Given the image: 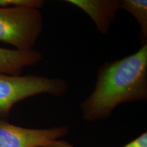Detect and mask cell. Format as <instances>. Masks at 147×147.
Masks as SVG:
<instances>
[{"instance_id": "cell-3", "label": "cell", "mask_w": 147, "mask_h": 147, "mask_svg": "<svg viewBox=\"0 0 147 147\" xmlns=\"http://www.w3.org/2000/svg\"><path fill=\"white\" fill-rule=\"evenodd\" d=\"M43 27V18L38 9L0 7V42L17 50H32Z\"/></svg>"}, {"instance_id": "cell-10", "label": "cell", "mask_w": 147, "mask_h": 147, "mask_svg": "<svg viewBox=\"0 0 147 147\" xmlns=\"http://www.w3.org/2000/svg\"><path fill=\"white\" fill-rule=\"evenodd\" d=\"M123 147H135V146H134V145H132L131 144V142H129V143H128V144H127L126 145H125V146Z\"/></svg>"}, {"instance_id": "cell-6", "label": "cell", "mask_w": 147, "mask_h": 147, "mask_svg": "<svg viewBox=\"0 0 147 147\" xmlns=\"http://www.w3.org/2000/svg\"><path fill=\"white\" fill-rule=\"evenodd\" d=\"M43 59L40 51H21L0 47V73L20 76L23 69L36 65Z\"/></svg>"}, {"instance_id": "cell-2", "label": "cell", "mask_w": 147, "mask_h": 147, "mask_svg": "<svg viewBox=\"0 0 147 147\" xmlns=\"http://www.w3.org/2000/svg\"><path fill=\"white\" fill-rule=\"evenodd\" d=\"M68 89V84L61 78L39 75L12 76L0 73V119L8 118L16 103L28 97L42 93L60 97Z\"/></svg>"}, {"instance_id": "cell-9", "label": "cell", "mask_w": 147, "mask_h": 147, "mask_svg": "<svg viewBox=\"0 0 147 147\" xmlns=\"http://www.w3.org/2000/svg\"><path fill=\"white\" fill-rule=\"evenodd\" d=\"M45 147H76L69 142H65L64 140H57L53 141L46 145Z\"/></svg>"}, {"instance_id": "cell-5", "label": "cell", "mask_w": 147, "mask_h": 147, "mask_svg": "<svg viewBox=\"0 0 147 147\" xmlns=\"http://www.w3.org/2000/svg\"><path fill=\"white\" fill-rule=\"evenodd\" d=\"M85 12L101 34L106 35L117 14L121 10L120 0H67Z\"/></svg>"}, {"instance_id": "cell-7", "label": "cell", "mask_w": 147, "mask_h": 147, "mask_svg": "<svg viewBox=\"0 0 147 147\" xmlns=\"http://www.w3.org/2000/svg\"><path fill=\"white\" fill-rule=\"evenodd\" d=\"M121 10H126L136 18L140 26L139 38L142 46L147 44V1L120 0Z\"/></svg>"}, {"instance_id": "cell-4", "label": "cell", "mask_w": 147, "mask_h": 147, "mask_svg": "<svg viewBox=\"0 0 147 147\" xmlns=\"http://www.w3.org/2000/svg\"><path fill=\"white\" fill-rule=\"evenodd\" d=\"M68 132L67 126L30 129L14 125L0 119V147H45Z\"/></svg>"}, {"instance_id": "cell-1", "label": "cell", "mask_w": 147, "mask_h": 147, "mask_svg": "<svg viewBox=\"0 0 147 147\" xmlns=\"http://www.w3.org/2000/svg\"><path fill=\"white\" fill-rule=\"evenodd\" d=\"M147 100V44L129 56L103 63L95 88L80 104L84 120L108 118L124 103Z\"/></svg>"}, {"instance_id": "cell-8", "label": "cell", "mask_w": 147, "mask_h": 147, "mask_svg": "<svg viewBox=\"0 0 147 147\" xmlns=\"http://www.w3.org/2000/svg\"><path fill=\"white\" fill-rule=\"evenodd\" d=\"M45 3L43 0H0V7H18L40 10Z\"/></svg>"}]
</instances>
